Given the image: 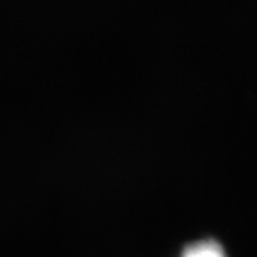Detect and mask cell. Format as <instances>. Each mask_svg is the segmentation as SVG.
I'll use <instances>...</instances> for the list:
<instances>
[{
  "label": "cell",
  "instance_id": "6da1fadb",
  "mask_svg": "<svg viewBox=\"0 0 257 257\" xmlns=\"http://www.w3.org/2000/svg\"><path fill=\"white\" fill-rule=\"evenodd\" d=\"M181 257H227L224 252L222 245L217 240L205 239L199 240V242L189 244Z\"/></svg>",
  "mask_w": 257,
  "mask_h": 257
}]
</instances>
